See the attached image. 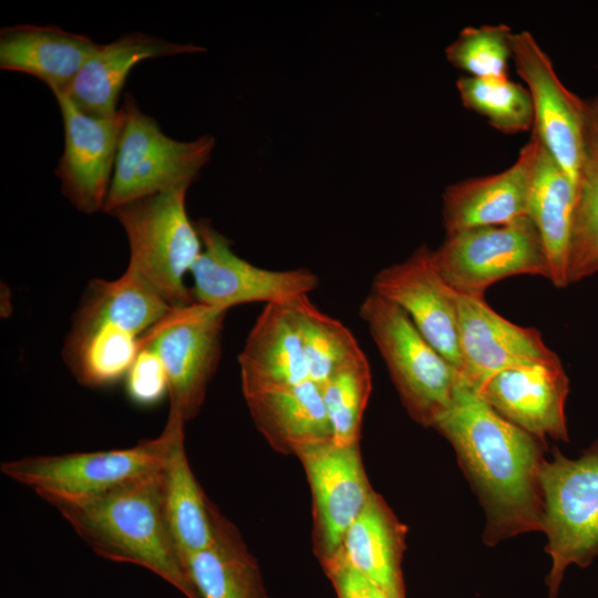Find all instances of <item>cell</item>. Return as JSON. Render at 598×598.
<instances>
[{
	"mask_svg": "<svg viewBox=\"0 0 598 598\" xmlns=\"http://www.w3.org/2000/svg\"><path fill=\"white\" fill-rule=\"evenodd\" d=\"M434 427L451 442L476 489L486 514L485 543L544 532V441L503 417L461 380Z\"/></svg>",
	"mask_w": 598,
	"mask_h": 598,
	"instance_id": "cell-1",
	"label": "cell"
},
{
	"mask_svg": "<svg viewBox=\"0 0 598 598\" xmlns=\"http://www.w3.org/2000/svg\"><path fill=\"white\" fill-rule=\"evenodd\" d=\"M163 466L94 497L48 503L97 555L144 567L187 598H200L168 527Z\"/></svg>",
	"mask_w": 598,
	"mask_h": 598,
	"instance_id": "cell-2",
	"label": "cell"
},
{
	"mask_svg": "<svg viewBox=\"0 0 598 598\" xmlns=\"http://www.w3.org/2000/svg\"><path fill=\"white\" fill-rule=\"evenodd\" d=\"M189 187H177L112 209L123 226L130 246L127 270L153 287L172 307L193 302L185 275L203 245L186 212Z\"/></svg>",
	"mask_w": 598,
	"mask_h": 598,
	"instance_id": "cell-3",
	"label": "cell"
},
{
	"mask_svg": "<svg viewBox=\"0 0 598 598\" xmlns=\"http://www.w3.org/2000/svg\"><path fill=\"white\" fill-rule=\"evenodd\" d=\"M185 422L181 413L169 410L162 433L132 447L29 456L6 461L0 470L45 502L94 497L163 466Z\"/></svg>",
	"mask_w": 598,
	"mask_h": 598,
	"instance_id": "cell-4",
	"label": "cell"
},
{
	"mask_svg": "<svg viewBox=\"0 0 598 598\" xmlns=\"http://www.w3.org/2000/svg\"><path fill=\"white\" fill-rule=\"evenodd\" d=\"M359 316L385 362L409 413L434 426L451 408L458 372L419 332L396 305L370 291Z\"/></svg>",
	"mask_w": 598,
	"mask_h": 598,
	"instance_id": "cell-5",
	"label": "cell"
},
{
	"mask_svg": "<svg viewBox=\"0 0 598 598\" xmlns=\"http://www.w3.org/2000/svg\"><path fill=\"white\" fill-rule=\"evenodd\" d=\"M124 123L103 210L177 187H189L209 162L215 140L209 135L184 142L164 134L126 93Z\"/></svg>",
	"mask_w": 598,
	"mask_h": 598,
	"instance_id": "cell-6",
	"label": "cell"
},
{
	"mask_svg": "<svg viewBox=\"0 0 598 598\" xmlns=\"http://www.w3.org/2000/svg\"><path fill=\"white\" fill-rule=\"evenodd\" d=\"M548 576L555 596L570 564L588 566L598 557V441L576 460L558 450L540 468Z\"/></svg>",
	"mask_w": 598,
	"mask_h": 598,
	"instance_id": "cell-7",
	"label": "cell"
},
{
	"mask_svg": "<svg viewBox=\"0 0 598 598\" xmlns=\"http://www.w3.org/2000/svg\"><path fill=\"white\" fill-rule=\"evenodd\" d=\"M443 280L457 293L484 298L495 282L516 275L549 279L540 235L529 216L446 235L432 251Z\"/></svg>",
	"mask_w": 598,
	"mask_h": 598,
	"instance_id": "cell-8",
	"label": "cell"
},
{
	"mask_svg": "<svg viewBox=\"0 0 598 598\" xmlns=\"http://www.w3.org/2000/svg\"><path fill=\"white\" fill-rule=\"evenodd\" d=\"M226 313L193 301L172 308L140 338V347L161 359L168 380L169 409L185 421L199 411L218 365Z\"/></svg>",
	"mask_w": 598,
	"mask_h": 598,
	"instance_id": "cell-9",
	"label": "cell"
},
{
	"mask_svg": "<svg viewBox=\"0 0 598 598\" xmlns=\"http://www.w3.org/2000/svg\"><path fill=\"white\" fill-rule=\"evenodd\" d=\"M195 226L203 245L189 271L197 303L226 311L248 302L288 305L319 286L318 276L309 269L269 270L240 258L206 219Z\"/></svg>",
	"mask_w": 598,
	"mask_h": 598,
	"instance_id": "cell-10",
	"label": "cell"
},
{
	"mask_svg": "<svg viewBox=\"0 0 598 598\" xmlns=\"http://www.w3.org/2000/svg\"><path fill=\"white\" fill-rule=\"evenodd\" d=\"M513 60L534 105L533 132L571 182L579 186L587 147L585 102L561 83L533 34H513Z\"/></svg>",
	"mask_w": 598,
	"mask_h": 598,
	"instance_id": "cell-11",
	"label": "cell"
},
{
	"mask_svg": "<svg viewBox=\"0 0 598 598\" xmlns=\"http://www.w3.org/2000/svg\"><path fill=\"white\" fill-rule=\"evenodd\" d=\"M432 251L422 245L404 261L383 268L371 290L399 306L460 374L457 292L439 274Z\"/></svg>",
	"mask_w": 598,
	"mask_h": 598,
	"instance_id": "cell-12",
	"label": "cell"
},
{
	"mask_svg": "<svg viewBox=\"0 0 598 598\" xmlns=\"http://www.w3.org/2000/svg\"><path fill=\"white\" fill-rule=\"evenodd\" d=\"M64 126V150L55 174L73 206L86 214L103 210L124 123L121 107L111 116L81 111L64 91H52Z\"/></svg>",
	"mask_w": 598,
	"mask_h": 598,
	"instance_id": "cell-13",
	"label": "cell"
},
{
	"mask_svg": "<svg viewBox=\"0 0 598 598\" xmlns=\"http://www.w3.org/2000/svg\"><path fill=\"white\" fill-rule=\"evenodd\" d=\"M461 381L480 392L494 374L511 367L559 360L534 328L517 326L484 298L457 293Z\"/></svg>",
	"mask_w": 598,
	"mask_h": 598,
	"instance_id": "cell-14",
	"label": "cell"
},
{
	"mask_svg": "<svg viewBox=\"0 0 598 598\" xmlns=\"http://www.w3.org/2000/svg\"><path fill=\"white\" fill-rule=\"evenodd\" d=\"M569 390L560 360L511 367L489 378L478 394L503 417L545 441H568L565 402Z\"/></svg>",
	"mask_w": 598,
	"mask_h": 598,
	"instance_id": "cell-15",
	"label": "cell"
},
{
	"mask_svg": "<svg viewBox=\"0 0 598 598\" xmlns=\"http://www.w3.org/2000/svg\"><path fill=\"white\" fill-rule=\"evenodd\" d=\"M306 468L317 509L326 557L334 555L372 492L358 443L347 446L331 440L296 451Z\"/></svg>",
	"mask_w": 598,
	"mask_h": 598,
	"instance_id": "cell-16",
	"label": "cell"
},
{
	"mask_svg": "<svg viewBox=\"0 0 598 598\" xmlns=\"http://www.w3.org/2000/svg\"><path fill=\"white\" fill-rule=\"evenodd\" d=\"M538 138L534 132L507 169L450 185L443 195L446 234L508 224L528 216V198Z\"/></svg>",
	"mask_w": 598,
	"mask_h": 598,
	"instance_id": "cell-17",
	"label": "cell"
},
{
	"mask_svg": "<svg viewBox=\"0 0 598 598\" xmlns=\"http://www.w3.org/2000/svg\"><path fill=\"white\" fill-rule=\"evenodd\" d=\"M238 362L245 399L310 381L299 332L287 305H266Z\"/></svg>",
	"mask_w": 598,
	"mask_h": 598,
	"instance_id": "cell-18",
	"label": "cell"
},
{
	"mask_svg": "<svg viewBox=\"0 0 598 598\" xmlns=\"http://www.w3.org/2000/svg\"><path fill=\"white\" fill-rule=\"evenodd\" d=\"M198 51L202 48L194 44L175 43L143 32L127 33L101 44L64 92L84 113L111 116L118 112L120 93L137 63Z\"/></svg>",
	"mask_w": 598,
	"mask_h": 598,
	"instance_id": "cell-19",
	"label": "cell"
},
{
	"mask_svg": "<svg viewBox=\"0 0 598 598\" xmlns=\"http://www.w3.org/2000/svg\"><path fill=\"white\" fill-rule=\"evenodd\" d=\"M100 47L56 25L7 27L0 32V68L34 76L51 91H65Z\"/></svg>",
	"mask_w": 598,
	"mask_h": 598,
	"instance_id": "cell-20",
	"label": "cell"
},
{
	"mask_svg": "<svg viewBox=\"0 0 598 598\" xmlns=\"http://www.w3.org/2000/svg\"><path fill=\"white\" fill-rule=\"evenodd\" d=\"M577 200L578 186L538 140L530 178L528 216L544 245L549 280L558 288L568 285Z\"/></svg>",
	"mask_w": 598,
	"mask_h": 598,
	"instance_id": "cell-21",
	"label": "cell"
},
{
	"mask_svg": "<svg viewBox=\"0 0 598 598\" xmlns=\"http://www.w3.org/2000/svg\"><path fill=\"white\" fill-rule=\"evenodd\" d=\"M402 549L403 530L388 507L372 493L348 528L337 553L389 598H404L400 574Z\"/></svg>",
	"mask_w": 598,
	"mask_h": 598,
	"instance_id": "cell-22",
	"label": "cell"
},
{
	"mask_svg": "<svg viewBox=\"0 0 598 598\" xmlns=\"http://www.w3.org/2000/svg\"><path fill=\"white\" fill-rule=\"evenodd\" d=\"M261 432L293 451L330 441L321 388L312 381L246 399Z\"/></svg>",
	"mask_w": 598,
	"mask_h": 598,
	"instance_id": "cell-23",
	"label": "cell"
},
{
	"mask_svg": "<svg viewBox=\"0 0 598 598\" xmlns=\"http://www.w3.org/2000/svg\"><path fill=\"white\" fill-rule=\"evenodd\" d=\"M163 493L168 527L182 558L208 547L215 539L218 512L192 472L184 429L176 434L163 466Z\"/></svg>",
	"mask_w": 598,
	"mask_h": 598,
	"instance_id": "cell-24",
	"label": "cell"
},
{
	"mask_svg": "<svg viewBox=\"0 0 598 598\" xmlns=\"http://www.w3.org/2000/svg\"><path fill=\"white\" fill-rule=\"evenodd\" d=\"M183 561L200 598H267L257 565L219 513L214 542Z\"/></svg>",
	"mask_w": 598,
	"mask_h": 598,
	"instance_id": "cell-25",
	"label": "cell"
},
{
	"mask_svg": "<svg viewBox=\"0 0 598 598\" xmlns=\"http://www.w3.org/2000/svg\"><path fill=\"white\" fill-rule=\"evenodd\" d=\"M171 309L153 287L126 269L115 280L94 279L90 282L72 330L112 324L141 338Z\"/></svg>",
	"mask_w": 598,
	"mask_h": 598,
	"instance_id": "cell-26",
	"label": "cell"
},
{
	"mask_svg": "<svg viewBox=\"0 0 598 598\" xmlns=\"http://www.w3.org/2000/svg\"><path fill=\"white\" fill-rule=\"evenodd\" d=\"M140 351V337L112 324L71 330L65 360L76 379L89 386H103L125 378Z\"/></svg>",
	"mask_w": 598,
	"mask_h": 598,
	"instance_id": "cell-27",
	"label": "cell"
},
{
	"mask_svg": "<svg viewBox=\"0 0 598 598\" xmlns=\"http://www.w3.org/2000/svg\"><path fill=\"white\" fill-rule=\"evenodd\" d=\"M299 332L309 380L322 385L342 367L363 354L353 333L315 306L309 296L287 305Z\"/></svg>",
	"mask_w": 598,
	"mask_h": 598,
	"instance_id": "cell-28",
	"label": "cell"
},
{
	"mask_svg": "<svg viewBox=\"0 0 598 598\" xmlns=\"http://www.w3.org/2000/svg\"><path fill=\"white\" fill-rule=\"evenodd\" d=\"M456 87L465 107L484 116L496 130L515 134L534 126L528 89L507 78L462 76Z\"/></svg>",
	"mask_w": 598,
	"mask_h": 598,
	"instance_id": "cell-29",
	"label": "cell"
},
{
	"mask_svg": "<svg viewBox=\"0 0 598 598\" xmlns=\"http://www.w3.org/2000/svg\"><path fill=\"white\" fill-rule=\"evenodd\" d=\"M320 388L331 441L340 446L358 443L362 414L371 391V371L365 354L342 367Z\"/></svg>",
	"mask_w": 598,
	"mask_h": 598,
	"instance_id": "cell-30",
	"label": "cell"
},
{
	"mask_svg": "<svg viewBox=\"0 0 598 598\" xmlns=\"http://www.w3.org/2000/svg\"><path fill=\"white\" fill-rule=\"evenodd\" d=\"M514 32L504 24L466 27L445 49L447 61L474 78H507Z\"/></svg>",
	"mask_w": 598,
	"mask_h": 598,
	"instance_id": "cell-31",
	"label": "cell"
},
{
	"mask_svg": "<svg viewBox=\"0 0 598 598\" xmlns=\"http://www.w3.org/2000/svg\"><path fill=\"white\" fill-rule=\"evenodd\" d=\"M125 379L127 395L137 404H154L168 393L164 365L157 354L148 348L140 347Z\"/></svg>",
	"mask_w": 598,
	"mask_h": 598,
	"instance_id": "cell-32",
	"label": "cell"
},
{
	"mask_svg": "<svg viewBox=\"0 0 598 598\" xmlns=\"http://www.w3.org/2000/svg\"><path fill=\"white\" fill-rule=\"evenodd\" d=\"M592 231H598V142L587 135L573 236Z\"/></svg>",
	"mask_w": 598,
	"mask_h": 598,
	"instance_id": "cell-33",
	"label": "cell"
},
{
	"mask_svg": "<svg viewBox=\"0 0 598 598\" xmlns=\"http://www.w3.org/2000/svg\"><path fill=\"white\" fill-rule=\"evenodd\" d=\"M327 566L338 598H389L378 585L346 563L338 553L327 557Z\"/></svg>",
	"mask_w": 598,
	"mask_h": 598,
	"instance_id": "cell-34",
	"label": "cell"
},
{
	"mask_svg": "<svg viewBox=\"0 0 598 598\" xmlns=\"http://www.w3.org/2000/svg\"><path fill=\"white\" fill-rule=\"evenodd\" d=\"M598 271V231L573 236L568 265V283Z\"/></svg>",
	"mask_w": 598,
	"mask_h": 598,
	"instance_id": "cell-35",
	"label": "cell"
},
{
	"mask_svg": "<svg viewBox=\"0 0 598 598\" xmlns=\"http://www.w3.org/2000/svg\"><path fill=\"white\" fill-rule=\"evenodd\" d=\"M587 134L598 142V97L591 102H585Z\"/></svg>",
	"mask_w": 598,
	"mask_h": 598,
	"instance_id": "cell-36",
	"label": "cell"
}]
</instances>
